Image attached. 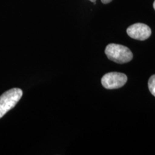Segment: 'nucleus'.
<instances>
[{"instance_id": "6", "label": "nucleus", "mask_w": 155, "mask_h": 155, "mask_svg": "<svg viewBox=\"0 0 155 155\" xmlns=\"http://www.w3.org/2000/svg\"><path fill=\"white\" fill-rule=\"evenodd\" d=\"M89 1L91 2L94 3V5H96V0H89ZM101 2L103 4H104V5H107V4L111 3L113 0H101Z\"/></svg>"}, {"instance_id": "1", "label": "nucleus", "mask_w": 155, "mask_h": 155, "mask_svg": "<svg viewBox=\"0 0 155 155\" xmlns=\"http://www.w3.org/2000/svg\"><path fill=\"white\" fill-rule=\"evenodd\" d=\"M105 54L110 61L119 64L129 63L133 58V53L129 48L118 44H108L105 49Z\"/></svg>"}, {"instance_id": "4", "label": "nucleus", "mask_w": 155, "mask_h": 155, "mask_svg": "<svg viewBox=\"0 0 155 155\" xmlns=\"http://www.w3.org/2000/svg\"><path fill=\"white\" fill-rule=\"evenodd\" d=\"M127 33L134 40L143 41L150 38L152 35V30L148 25L143 23H135L127 28Z\"/></svg>"}, {"instance_id": "3", "label": "nucleus", "mask_w": 155, "mask_h": 155, "mask_svg": "<svg viewBox=\"0 0 155 155\" xmlns=\"http://www.w3.org/2000/svg\"><path fill=\"white\" fill-rule=\"evenodd\" d=\"M127 76L124 73L111 72L102 77L101 84L106 89H117L121 88L127 82Z\"/></svg>"}, {"instance_id": "2", "label": "nucleus", "mask_w": 155, "mask_h": 155, "mask_svg": "<svg viewBox=\"0 0 155 155\" xmlns=\"http://www.w3.org/2000/svg\"><path fill=\"white\" fill-rule=\"evenodd\" d=\"M20 88H12L0 96V119L13 108L22 96Z\"/></svg>"}, {"instance_id": "7", "label": "nucleus", "mask_w": 155, "mask_h": 155, "mask_svg": "<svg viewBox=\"0 0 155 155\" xmlns=\"http://www.w3.org/2000/svg\"><path fill=\"white\" fill-rule=\"evenodd\" d=\"M153 7H154V10H155V0H154V3H153Z\"/></svg>"}, {"instance_id": "5", "label": "nucleus", "mask_w": 155, "mask_h": 155, "mask_svg": "<svg viewBox=\"0 0 155 155\" xmlns=\"http://www.w3.org/2000/svg\"><path fill=\"white\" fill-rule=\"evenodd\" d=\"M148 87L151 94L155 97V75H152L149 79Z\"/></svg>"}]
</instances>
